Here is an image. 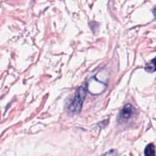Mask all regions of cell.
I'll use <instances>...</instances> for the list:
<instances>
[{
    "label": "cell",
    "mask_w": 156,
    "mask_h": 156,
    "mask_svg": "<svg viewBox=\"0 0 156 156\" xmlns=\"http://www.w3.org/2000/svg\"><path fill=\"white\" fill-rule=\"evenodd\" d=\"M85 96H86V89L84 87H80L76 91L74 98L69 105L68 111L70 114H76L80 112Z\"/></svg>",
    "instance_id": "cell-1"
},
{
    "label": "cell",
    "mask_w": 156,
    "mask_h": 156,
    "mask_svg": "<svg viewBox=\"0 0 156 156\" xmlns=\"http://www.w3.org/2000/svg\"><path fill=\"white\" fill-rule=\"evenodd\" d=\"M134 109L133 106L131 105L130 104H127V105H125L123 108V109L121 110V111L120 112L118 116V122L120 123H126L131 117L133 116Z\"/></svg>",
    "instance_id": "cell-2"
},
{
    "label": "cell",
    "mask_w": 156,
    "mask_h": 156,
    "mask_svg": "<svg viewBox=\"0 0 156 156\" xmlns=\"http://www.w3.org/2000/svg\"><path fill=\"white\" fill-rule=\"evenodd\" d=\"M145 69L148 73H154L156 71V57L146 64Z\"/></svg>",
    "instance_id": "cell-3"
},
{
    "label": "cell",
    "mask_w": 156,
    "mask_h": 156,
    "mask_svg": "<svg viewBox=\"0 0 156 156\" xmlns=\"http://www.w3.org/2000/svg\"><path fill=\"white\" fill-rule=\"evenodd\" d=\"M145 156H155V145L150 143L145 149Z\"/></svg>",
    "instance_id": "cell-4"
},
{
    "label": "cell",
    "mask_w": 156,
    "mask_h": 156,
    "mask_svg": "<svg viewBox=\"0 0 156 156\" xmlns=\"http://www.w3.org/2000/svg\"><path fill=\"white\" fill-rule=\"evenodd\" d=\"M103 156H118V155H117V151L112 149V150H110L108 152H106Z\"/></svg>",
    "instance_id": "cell-5"
},
{
    "label": "cell",
    "mask_w": 156,
    "mask_h": 156,
    "mask_svg": "<svg viewBox=\"0 0 156 156\" xmlns=\"http://www.w3.org/2000/svg\"><path fill=\"white\" fill-rule=\"evenodd\" d=\"M153 13H154V15H155V17L156 18V7L153 10Z\"/></svg>",
    "instance_id": "cell-6"
}]
</instances>
